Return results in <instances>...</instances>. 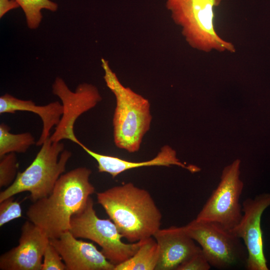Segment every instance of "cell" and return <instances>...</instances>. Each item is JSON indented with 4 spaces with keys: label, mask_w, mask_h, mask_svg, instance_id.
Segmentation results:
<instances>
[{
    "label": "cell",
    "mask_w": 270,
    "mask_h": 270,
    "mask_svg": "<svg viewBox=\"0 0 270 270\" xmlns=\"http://www.w3.org/2000/svg\"><path fill=\"white\" fill-rule=\"evenodd\" d=\"M92 170L78 167L62 174L52 192L34 202L28 208V220L37 226L50 238L69 231L72 216L86 205L95 192L90 182Z\"/></svg>",
    "instance_id": "obj_1"
},
{
    "label": "cell",
    "mask_w": 270,
    "mask_h": 270,
    "mask_svg": "<svg viewBox=\"0 0 270 270\" xmlns=\"http://www.w3.org/2000/svg\"><path fill=\"white\" fill-rule=\"evenodd\" d=\"M96 198L122 238L130 242L153 236L160 228L162 214L150 194L132 182L97 192Z\"/></svg>",
    "instance_id": "obj_2"
},
{
    "label": "cell",
    "mask_w": 270,
    "mask_h": 270,
    "mask_svg": "<svg viewBox=\"0 0 270 270\" xmlns=\"http://www.w3.org/2000/svg\"><path fill=\"white\" fill-rule=\"evenodd\" d=\"M101 62L106 84L116 99L112 120L114 144L128 152H136L150 128L152 118L150 104L147 99L121 84L108 60L102 58Z\"/></svg>",
    "instance_id": "obj_3"
},
{
    "label": "cell",
    "mask_w": 270,
    "mask_h": 270,
    "mask_svg": "<svg viewBox=\"0 0 270 270\" xmlns=\"http://www.w3.org/2000/svg\"><path fill=\"white\" fill-rule=\"evenodd\" d=\"M222 0H166L174 22L192 48L205 52H234L231 42L222 38L214 24V9Z\"/></svg>",
    "instance_id": "obj_4"
},
{
    "label": "cell",
    "mask_w": 270,
    "mask_h": 270,
    "mask_svg": "<svg viewBox=\"0 0 270 270\" xmlns=\"http://www.w3.org/2000/svg\"><path fill=\"white\" fill-rule=\"evenodd\" d=\"M72 155L70 150L64 149L63 143L52 142L49 138L30 165L18 172L14 182L0 192V202L23 192L30 193L32 202L48 196L65 172Z\"/></svg>",
    "instance_id": "obj_5"
},
{
    "label": "cell",
    "mask_w": 270,
    "mask_h": 270,
    "mask_svg": "<svg viewBox=\"0 0 270 270\" xmlns=\"http://www.w3.org/2000/svg\"><path fill=\"white\" fill-rule=\"evenodd\" d=\"M69 231L76 238L88 239L99 245L104 256L114 266L132 257L142 240L131 244L123 242L114 223L96 215L90 196L85 206L72 217Z\"/></svg>",
    "instance_id": "obj_6"
},
{
    "label": "cell",
    "mask_w": 270,
    "mask_h": 270,
    "mask_svg": "<svg viewBox=\"0 0 270 270\" xmlns=\"http://www.w3.org/2000/svg\"><path fill=\"white\" fill-rule=\"evenodd\" d=\"M198 244L208 262L218 269H228L246 264L248 253L242 240L230 230L212 222L193 220L183 226Z\"/></svg>",
    "instance_id": "obj_7"
},
{
    "label": "cell",
    "mask_w": 270,
    "mask_h": 270,
    "mask_svg": "<svg viewBox=\"0 0 270 270\" xmlns=\"http://www.w3.org/2000/svg\"><path fill=\"white\" fill-rule=\"evenodd\" d=\"M240 164L238 159L224 168L218 184L196 220L214 222L230 230L236 226L242 214L240 201L244 183L240 178Z\"/></svg>",
    "instance_id": "obj_8"
},
{
    "label": "cell",
    "mask_w": 270,
    "mask_h": 270,
    "mask_svg": "<svg viewBox=\"0 0 270 270\" xmlns=\"http://www.w3.org/2000/svg\"><path fill=\"white\" fill-rule=\"evenodd\" d=\"M52 88L53 94L62 101L63 114L50 139L54 142L68 140L76 144L78 139L74 132L76 121L102 100L100 94L96 86L88 83L80 84L72 92L59 77L54 80Z\"/></svg>",
    "instance_id": "obj_9"
},
{
    "label": "cell",
    "mask_w": 270,
    "mask_h": 270,
    "mask_svg": "<svg viewBox=\"0 0 270 270\" xmlns=\"http://www.w3.org/2000/svg\"><path fill=\"white\" fill-rule=\"evenodd\" d=\"M242 205L241 218L230 231L241 239L246 246L248 253L246 269L268 270L260 222L262 213L270 206V193H263L253 198H247Z\"/></svg>",
    "instance_id": "obj_10"
},
{
    "label": "cell",
    "mask_w": 270,
    "mask_h": 270,
    "mask_svg": "<svg viewBox=\"0 0 270 270\" xmlns=\"http://www.w3.org/2000/svg\"><path fill=\"white\" fill-rule=\"evenodd\" d=\"M50 238L29 220L21 228L18 244L0 256L1 270H42L44 250Z\"/></svg>",
    "instance_id": "obj_11"
},
{
    "label": "cell",
    "mask_w": 270,
    "mask_h": 270,
    "mask_svg": "<svg viewBox=\"0 0 270 270\" xmlns=\"http://www.w3.org/2000/svg\"><path fill=\"white\" fill-rule=\"evenodd\" d=\"M68 231L50 243L62 257L66 270H114L112 264L92 242L79 240Z\"/></svg>",
    "instance_id": "obj_12"
},
{
    "label": "cell",
    "mask_w": 270,
    "mask_h": 270,
    "mask_svg": "<svg viewBox=\"0 0 270 270\" xmlns=\"http://www.w3.org/2000/svg\"><path fill=\"white\" fill-rule=\"evenodd\" d=\"M153 237L160 250L156 270H176L182 263L201 250L183 226L160 228Z\"/></svg>",
    "instance_id": "obj_13"
},
{
    "label": "cell",
    "mask_w": 270,
    "mask_h": 270,
    "mask_svg": "<svg viewBox=\"0 0 270 270\" xmlns=\"http://www.w3.org/2000/svg\"><path fill=\"white\" fill-rule=\"evenodd\" d=\"M98 163V171L106 172L114 178L120 174L130 169L150 166H177L188 170L191 172H198L200 168L194 165L186 166L176 157V152L168 146H162L157 155L150 160L135 162L128 161L116 156L97 153L78 141L77 144Z\"/></svg>",
    "instance_id": "obj_14"
},
{
    "label": "cell",
    "mask_w": 270,
    "mask_h": 270,
    "mask_svg": "<svg viewBox=\"0 0 270 270\" xmlns=\"http://www.w3.org/2000/svg\"><path fill=\"white\" fill-rule=\"evenodd\" d=\"M16 111L32 112L40 117L42 122V128L36 144L41 146L50 137L52 128L60 122L63 114V106L58 101L44 106H37L32 100H20L8 94L0 97V114H14Z\"/></svg>",
    "instance_id": "obj_15"
},
{
    "label": "cell",
    "mask_w": 270,
    "mask_h": 270,
    "mask_svg": "<svg viewBox=\"0 0 270 270\" xmlns=\"http://www.w3.org/2000/svg\"><path fill=\"white\" fill-rule=\"evenodd\" d=\"M159 247L153 236L142 240L136 253L129 259L115 266L114 270H156Z\"/></svg>",
    "instance_id": "obj_16"
},
{
    "label": "cell",
    "mask_w": 270,
    "mask_h": 270,
    "mask_svg": "<svg viewBox=\"0 0 270 270\" xmlns=\"http://www.w3.org/2000/svg\"><path fill=\"white\" fill-rule=\"evenodd\" d=\"M10 128L0 124V156L10 152L24 153L35 144V139L28 132L12 134Z\"/></svg>",
    "instance_id": "obj_17"
},
{
    "label": "cell",
    "mask_w": 270,
    "mask_h": 270,
    "mask_svg": "<svg viewBox=\"0 0 270 270\" xmlns=\"http://www.w3.org/2000/svg\"><path fill=\"white\" fill-rule=\"evenodd\" d=\"M22 9L28 26L30 29L38 27L42 18V10L56 12L58 8L56 3L50 0H15Z\"/></svg>",
    "instance_id": "obj_18"
},
{
    "label": "cell",
    "mask_w": 270,
    "mask_h": 270,
    "mask_svg": "<svg viewBox=\"0 0 270 270\" xmlns=\"http://www.w3.org/2000/svg\"><path fill=\"white\" fill-rule=\"evenodd\" d=\"M18 163L14 152L0 156V187H8L14 181Z\"/></svg>",
    "instance_id": "obj_19"
},
{
    "label": "cell",
    "mask_w": 270,
    "mask_h": 270,
    "mask_svg": "<svg viewBox=\"0 0 270 270\" xmlns=\"http://www.w3.org/2000/svg\"><path fill=\"white\" fill-rule=\"evenodd\" d=\"M22 216L20 204L14 200V196L6 198L0 202V226Z\"/></svg>",
    "instance_id": "obj_20"
},
{
    "label": "cell",
    "mask_w": 270,
    "mask_h": 270,
    "mask_svg": "<svg viewBox=\"0 0 270 270\" xmlns=\"http://www.w3.org/2000/svg\"><path fill=\"white\" fill-rule=\"evenodd\" d=\"M42 270H66L62 257L50 242L44 254Z\"/></svg>",
    "instance_id": "obj_21"
},
{
    "label": "cell",
    "mask_w": 270,
    "mask_h": 270,
    "mask_svg": "<svg viewBox=\"0 0 270 270\" xmlns=\"http://www.w3.org/2000/svg\"><path fill=\"white\" fill-rule=\"evenodd\" d=\"M211 266L201 249L182 263L176 270H208Z\"/></svg>",
    "instance_id": "obj_22"
},
{
    "label": "cell",
    "mask_w": 270,
    "mask_h": 270,
    "mask_svg": "<svg viewBox=\"0 0 270 270\" xmlns=\"http://www.w3.org/2000/svg\"><path fill=\"white\" fill-rule=\"evenodd\" d=\"M20 7L15 0H0V18L12 10Z\"/></svg>",
    "instance_id": "obj_23"
}]
</instances>
